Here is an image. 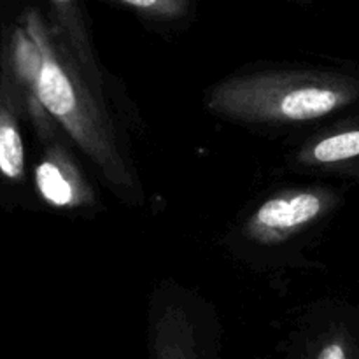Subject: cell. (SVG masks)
<instances>
[{
  "label": "cell",
  "instance_id": "3",
  "mask_svg": "<svg viewBox=\"0 0 359 359\" xmlns=\"http://www.w3.org/2000/svg\"><path fill=\"white\" fill-rule=\"evenodd\" d=\"M25 149L20 130L7 105L0 100V174L7 179L23 177Z\"/></svg>",
  "mask_w": 359,
  "mask_h": 359
},
{
  "label": "cell",
  "instance_id": "1",
  "mask_svg": "<svg viewBox=\"0 0 359 359\" xmlns=\"http://www.w3.org/2000/svg\"><path fill=\"white\" fill-rule=\"evenodd\" d=\"M344 100L346 95L342 91L319 84H309V86L305 84L286 91L280 100H277L273 114L291 121H305L328 114Z\"/></svg>",
  "mask_w": 359,
  "mask_h": 359
},
{
  "label": "cell",
  "instance_id": "5",
  "mask_svg": "<svg viewBox=\"0 0 359 359\" xmlns=\"http://www.w3.org/2000/svg\"><path fill=\"white\" fill-rule=\"evenodd\" d=\"M356 156H359V130L328 137L314 147V158L321 163H333Z\"/></svg>",
  "mask_w": 359,
  "mask_h": 359
},
{
  "label": "cell",
  "instance_id": "6",
  "mask_svg": "<svg viewBox=\"0 0 359 359\" xmlns=\"http://www.w3.org/2000/svg\"><path fill=\"white\" fill-rule=\"evenodd\" d=\"M126 7H132L137 13L161 20H175L184 16L191 6V0H116Z\"/></svg>",
  "mask_w": 359,
  "mask_h": 359
},
{
  "label": "cell",
  "instance_id": "2",
  "mask_svg": "<svg viewBox=\"0 0 359 359\" xmlns=\"http://www.w3.org/2000/svg\"><path fill=\"white\" fill-rule=\"evenodd\" d=\"M323 210V200L314 193H298L290 198H272L259 207L255 221L269 230H291L302 226Z\"/></svg>",
  "mask_w": 359,
  "mask_h": 359
},
{
  "label": "cell",
  "instance_id": "4",
  "mask_svg": "<svg viewBox=\"0 0 359 359\" xmlns=\"http://www.w3.org/2000/svg\"><path fill=\"white\" fill-rule=\"evenodd\" d=\"M35 181L41 195L56 207L69 205L74 200V189L69 179L53 161H42L35 172Z\"/></svg>",
  "mask_w": 359,
  "mask_h": 359
},
{
  "label": "cell",
  "instance_id": "8",
  "mask_svg": "<svg viewBox=\"0 0 359 359\" xmlns=\"http://www.w3.org/2000/svg\"><path fill=\"white\" fill-rule=\"evenodd\" d=\"M291 2H311V0H291Z\"/></svg>",
  "mask_w": 359,
  "mask_h": 359
},
{
  "label": "cell",
  "instance_id": "7",
  "mask_svg": "<svg viewBox=\"0 0 359 359\" xmlns=\"http://www.w3.org/2000/svg\"><path fill=\"white\" fill-rule=\"evenodd\" d=\"M156 359H207L196 351V347L181 342L163 340L156 347Z\"/></svg>",
  "mask_w": 359,
  "mask_h": 359
}]
</instances>
